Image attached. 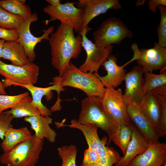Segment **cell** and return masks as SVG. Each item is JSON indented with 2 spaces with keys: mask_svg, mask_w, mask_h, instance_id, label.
<instances>
[{
  "mask_svg": "<svg viewBox=\"0 0 166 166\" xmlns=\"http://www.w3.org/2000/svg\"><path fill=\"white\" fill-rule=\"evenodd\" d=\"M73 29L61 23L57 30L50 34L48 40L51 48L52 65L60 77L68 67L71 59L77 58L82 48V37L74 35Z\"/></svg>",
  "mask_w": 166,
  "mask_h": 166,
  "instance_id": "1",
  "label": "cell"
},
{
  "mask_svg": "<svg viewBox=\"0 0 166 166\" xmlns=\"http://www.w3.org/2000/svg\"><path fill=\"white\" fill-rule=\"evenodd\" d=\"M97 128L92 124H80L77 126V129L82 132L88 145L84 151L81 166H113L121 158L113 148L106 146V137L100 139Z\"/></svg>",
  "mask_w": 166,
  "mask_h": 166,
  "instance_id": "2",
  "label": "cell"
},
{
  "mask_svg": "<svg viewBox=\"0 0 166 166\" xmlns=\"http://www.w3.org/2000/svg\"><path fill=\"white\" fill-rule=\"evenodd\" d=\"M51 84H57L62 88L69 86L83 91L87 96H96L101 98L105 88L95 73L83 72L71 62L60 77L53 78Z\"/></svg>",
  "mask_w": 166,
  "mask_h": 166,
  "instance_id": "3",
  "label": "cell"
},
{
  "mask_svg": "<svg viewBox=\"0 0 166 166\" xmlns=\"http://www.w3.org/2000/svg\"><path fill=\"white\" fill-rule=\"evenodd\" d=\"M77 121L83 124H93L108 134V144L117 133L118 125L111 119L104 109L101 98L98 97L87 96L81 102V109Z\"/></svg>",
  "mask_w": 166,
  "mask_h": 166,
  "instance_id": "4",
  "label": "cell"
},
{
  "mask_svg": "<svg viewBox=\"0 0 166 166\" xmlns=\"http://www.w3.org/2000/svg\"><path fill=\"white\" fill-rule=\"evenodd\" d=\"M44 140L33 135L0 157L1 164L6 166H35L42 149Z\"/></svg>",
  "mask_w": 166,
  "mask_h": 166,
  "instance_id": "5",
  "label": "cell"
},
{
  "mask_svg": "<svg viewBox=\"0 0 166 166\" xmlns=\"http://www.w3.org/2000/svg\"><path fill=\"white\" fill-rule=\"evenodd\" d=\"M132 32L120 18H109L101 24L93 33L94 44L98 47H105L112 44L118 45L124 39L131 38Z\"/></svg>",
  "mask_w": 166,
  "mask_h": 166,
  "instance_id": "6",
  "label": "cell"
},
{
  "mask_svg": "<svg viewBox=\"0 0 166 166\" xmlns=\"http://www.w3.org/2000/svg\"><path fill=\"white\" fill-rule=\"evenodd\" d=\"M39 68L33 62L23 66L6 64L0 60V74L5 79L2 82L6 87L34 85L38 81Z\"/></svg>",
  "mask_w": 166,
  "mask_h": 166,
  "instance_id": "7",
  "label": "cell"
},
{
  "mask_svg": "<svg viewBox=\"0 0 166 166\" xmlns=\"http://www.w3.org/2000/svg\"><path fill=\"white\" fill-rule=\"evenodd\" d=\"M131 49L134 55L132 58L126 63L128 65L136 60L145 72L152 73L154 70H160V72L166 70V48L160 46L157 42L153 47L139 49L136 43L132 44Z\"/></svg>",
  "mask_w": 166,
  "mask_h": 166,
  "instance_id": "8",
  "label": "cell"
},
{
  "mask_svg": "<svg viewBox=\"0 0 166 166\" xmlns=\"http://www.w3.org/2000/svg\"><path fill=\"white\" fill-rule=\"evenodd\" d=\"M90 30L88 26L79 34L82 37V46L86 53L87 57L78 69L83 72L97 73L101 66L112 53L113 46L111 45L102 48L97 46L86 37L87 34Z\"/></svg>",
  "mask_w": 166,
  "mask_h": 166,
  "instance_id": "9",
  "label": "cell"
},
{
  "mask_svg": "<svg viewBox=\"0 0 166 166\" xmlns=\"http://www.w3.org/2000/svg\"><path fill=\"white\" fill-rule=\"evenodd\" d=\"M77 3L67 2L57 6L49 5L45 6L43 11L50 17L48 20L45 22L46 25L50 22L58 20L61 23L72 26L79 34L81 31L83 10L75 6Z\"/></svg>",
  "mask_w": 166,
  "mask_h": 166,
  "instance_id": "10",
  "label": "cell"
},
{
  "mask_svg": "<svg viewBox=\"0 0 166 166\" xmlns=\"http://www.w3.org/2000/svg\"><path fill=\"white\" fill-rule=\"evenodd\" d=\"M101 101L107 113L117 125L123 124L130 126L132 124L124 103L121 89L117 90L112 87L105 88Z\"/></svg>",
  "mask_w": 166,
  "mask_h": 166,
  "instance_id": "11",
  "label": "cell"
},
{
  "mask_svg": "<svg viewBox=\"0 0 166 166\" xmlns=\"http://www.w3.org/2000/svg\"><path fill=\"white\" fill-rule=\"evenodd\" d=\"M38 19V14L34 12L31 16L25 18L23 23L18 30V38L17 41L23 46L27 57L32 62L36 58L34 49L36 45L42 40L48 41L49 35L54 30V27L51 26L47 29L42 30L44 33L41 36H34L30 32V26L32 23L37 21Z\"/></svg>",
  "mask_w": 166,
  "mask_h": 166,
  "instance_id": "12",
  "label": "cell"
},
{
  "mask_svg": "<svg viewBox=\"0 0 166 166\" xmlns=\"http://www.w3.org/2000/svg\"><path fill=\"white\" fill-rule=\"evenodd\" d=\"M76 4L77 7L83 10L81 32L96 17L106 13L109 9H122L118 0H79Z\"/></svg>",
  "mask_w": 166,
  "mask_h": 166,
  "instance_id": "13",
  "label": "cell"
},
{
  "mask_svg": "<svg viewBox=\"0 0 166 166\" xmlns=\"http://www.w3.org/2000/svg\"><path fill=\"white\" fill-rule=\"evenodd\" d=\"M144 73L142 68L139 65L134 66L126 73L124 79L125 89L123 94V101L126 105L132 102L139 104L143 99L142 89Z\"/></svg>",
  "mask_w": 166,
  "mask_h": 166,
  "instance_id": "14",
  "label": "cell"
},
{
  "mask_svg": "<svg viewBox=\"0 0 166 166\" xmlns=\"http://www.w3.org/2000/svg\"><path fill=\"white\" fill-rule=\"evenodd\" d=\"M166 163V144L149 143L146 150L136 156L127 166H163Z\"/></svg>",
  "mask_w": 166,
  "mask_h": 166,
  "instance_id": "15",
  "label": "cell"
},
{
  "mask_svg": "<svg viewBox=\"0 0 166 166\" xmlns=\"http://www.w3.org/2000/svg\"><path fill=\"white\" fill-rule=\"evenodd\" d=\"M117 58L110 54L107 59L101 65L107 72V74L101 77L97 73H94L99 79L104 87H118L124 81L126 70L124 68L126 64L119 66L117 64Z\"/></svg>",
  "mask_w": 166,
  "mask_h": 166,
  "instance_id": "16",
  "label": "cell"
},
{
  "mask_svg": "<svg viewBox=\"0 0 166 166\" xmlns=\"http://www.w3.org/2000/svg\"><path fill=\"white\" fill-rule=\"evenodd\" d=\"M126 108L131 122L145 139L149 143L159 142L156 130L141 113L138 104L131 102Z\"/></svg>",
  "mask_w": 166,
  "mask_h": 166,
  "instance_id": "17",
  "label": "cell"
},
{
  "mask_svg": "<svg viewBox=\"0 0 166 166\" xmlns=\"http://www.w3.org/2000/svg\"><path fill=\"white\" fill-rule=\"evenodd\" d=\"M138 104L141 113L156 131L162 112L157 93L155 91L146 93Z\"/></svg>",
  "mask_w": 166,
  "mask_h": 166,
  "instance_id": "18",
  "label": "cell"
},
{
  "mask_svg": "<svg viewBox=\"0 0 166 166\" xmlns=\"http://www.w3.org/2000/svg\"><path fill=\"white\" fill-rule=\"evenodd\" d=\"M132 132L131 140L128 146L125 155L114 166H127L136 156L144 152L147 148L148 142L132 124Z\"/></svg>",
  "mask_w": 166,
  "mask_h": 166,
  "instance_id": "19",
  "label": "cell"
},
{
  "mask_svg": "<svg viewBox=\"0 0 166 166\" xmlns=\"http://www.w3.org/2000/svg\"><path fill=\"white\" fill-rule=\"evenodd\" d=\"M24 120L30 124L31 128L34 131L36 137L42 140L45 138L52 143L55 141L57 133L49 126L52 123V118L40 115L25 117Z\"/></svg>",
  "mask_w": 166,
  "mask_h": 166,
  "instance_id": "20",
  "label": "cell"
},
{
  "mask_svg": "<svg viewBox=\"0 0 166 166\" xmlns=\"http://www.w3.org/2000/svg\"><path fill=\"white\" fill-rule=\"evenodd\" d=\"M53 84L52 86L45 88L37 87L32 85L20 86L30 91L32 96V104L39 110L41 115L44 117H49L52 114V112L42 103L43 97L49 93L52 90L56 91L59 95L61 91L65 90L60 85L55 84Z\"/></svg>",
  "mask_w": 166,
  "mask_h": 166,
  "instance_id": "21",
  "label": "cell"
},
{
  "mask_svg": "<svg viewBox=\"0 0 166 166\" xmlns=\"http://www.w3.org/2000/svg\"><path fill=\"white\" fill-rule=\"evenodd\" d=\"M2 58L9 60L15 65L23 66L31 62L26 54L24 47L17 41L5 42Z\"/></svg>",
  "mask_w": 166,
  "mask_h": 166,
  "instance_id": "22",
  "label": "cell"
},
{
  "mask_svg": "<svg viewBox=\"0 0 166 166\" xmlns=\"http://www.w3.org/2000/svg\"><path fill=\"white\" fill-rule=\"evenodd\" d=\"M32 135L28 128L16 129L10 126L5 133L1 146L4 152L10 150L18 144L30 138Z\"/></svg>",
  "mask_w": 166,
  "mask_h": 166,
  "instance_id": "23",
  "label": "cell"
},
{
  "mask_svg": "<svg viewBox=\"0 0 166 166\" xmlns=\"http://www.w3.org/2000/svg\"><path fill=\"white\" fill-rule=\"evenodd\" d=\"M32 101L30 96H26L8 111L13 118L41 115L39 110L32 104Z\"/></svg>",
  "mask_w": 166,
  "mask_h": 166,
  "instance_id": "24",
  "label": "cell"
},
{
  "mask_svg": "<svg viewBox=\"0 0 166 166\" xmlns=\"http://www.w3.org/2000/svg\"><path fill=\"white\" fill-rule=\"evenodd\" d=\"M142 89L143 97L150 92L156 91L166 87V71L156 74L152 73L145 72Z\"/></svg>",
  "mask_w": 166,
  "mask_h": 166,
  "instance_id": "25",
  "label": "cell"
},
{
  "mask_svg": "<svg viewBox=\"0 0 166 166\" xmlns=\"http://www.w3.org/2000/svg\"><path fill=\"white\" fill-rule=\"evenodd\" d=\"M25 0H0V7L15 15L26 18L31 16V9Z\"/></svg>",
  "mask_w": 166,
  "mask_h": 166,
  "instance_id": "26",
  "label": "cell"
},
{
  "mask_svg": "<svg viewBox=\"0 0 166 166\" xmlns=\"http://www.w3.org/2000/svg\"><path fill=\"white\" fill-rule=\"evenodd\" d=\"M132 124L130 126L123 124H119L117 131L112 139V141L121 150L124 156L131 140Z\"/></svg>",
  "mask_w": 166,
  "mask_h": 166,
  "instance_id": "27",
  "label": "cell"
},
{
  "mask_svg": "<svg viewBox=\"0 0 166 166\" xmlns=\"http://www.w3.org/2000/svg\"><path fill=\"white\" fill-rule=\"evenodd\" d=\"M25 18L12 14L0 7V28L7 30H18Z\"/></svg>",
  "mask_w": 166,
  "mask_h": 166,
  "instance_id": "28",
  "label": "cell"
},
{
  "mask_svg": "<svg viewBox=\"0 0 166 166\" xmlns=\"http://www.w3.org/2000/svg\"><path fill=\"white\" fill-rule=\"evenodd\" d=\"M157 94L161 106V114L160 121L156 129L159 138L166 135V89L155 91Z\"/></svg>",
  "mask_w": 166,
  "mask_h": 166,
  "instance_id": "29",
  "label": "cell"
},
{
  "mask_svg": "<svg viewBox=\"0 0 166 166\" xmlns=\"http://www.w3.org/2000/svg\"><path fill=\"white\" fill-rule=\"evenodd\" d=\"M58 151L62 161L61 166H77L76 158L77 150L75 145L62 146L58 148Z\"/></svg>",
  "mask_w": 166,
  "mask_h": 166,
  "instance_id": "30",
  "label": "cell"
},
{
  "mask_svg": "<svg viewBox=\"0 0 166 166\" xmlns=\"http://www.w3.org/2000/svg\"><path fill=\"white\" fill-rule=\"evenodd\" d=\"M29 95L28 92L14 96L0 94V114L8 109L12 108L23 98Z\"/></svg>",
  "mask_w": 166,
  "mask_h": 166,
  "instance_id": "31",
  "label": "cell"
},
{
  "mask_svg": "<svg viewBox=\"0 0 166 166\" xmlns=\"http://www.w3.org/2000/svg\"><path fill=\"white\" fill-rule=\"evenodd\" d=\"M160 14V19L159 24L157 28L158 37L157 43L160 46L166 48V7L159 6L157 8Z\"/></svg>",
  "mask_w": 166,
  "mask_h": 166,
  "instance_id": "32",
  "label": "cell"
},
{
  "mask_svg": "<svg viewBox=\"0 0 166 166\" xmlns=\"http://www.w3.org/2000/svg\"><path fill=\"white\" fill-rule=\"evenodd\" d=\"M13 119L8 111L0 114V139L2 140L4 139L5 133L10 127Z\"/></svg>",
  "mask_w": 166,
  "mask_h": 166,
  "instance_id": "33",
  "label": "cell"
},
{
  "mask_svg": "<svg viewBox=\"0 0 166 166\" xmlns=\"http://www.w3.org/2000/svg\"><path fill=\"white\" fill-rule=\"evenodd\" d=\"M18 38V30H7L0 28V39L6 41H17Z\"/></svg>",
  "mask_w": 166,
  "mask_h": 166,
  "instance_id": "34",
  "label": "cell"
},
{
  "mask_svg": "<svg viewBox=\"0 0 166 166\" xmlns=\"http://www.w3.org/2000/svg\"><path fill=\"white\" fill-rule=\"evenodd\" d=\"M148 5V9L154 13L156 11V9L159 6H166L165 0H149Z\"/></svg>",
  "mask_w": 166,
  "mask_h": 166,
  "instance_id": "35",
  "label": "cell"
},
{
  "mask_svg": "<svg viewBox=\"0 0 166 166\" xmlns=\"http://www.w3.org/2000/svg\"><path fill=\"white\" fill-rule=\"evenodd\" d=\"M46 1L52 6H57L61 4L60 0H46Z\"/></svg>",
  "mask_w": 166,
  "mask_h": 166,
  "instance_id": "36",
  "label": "cell"
},
{
  "mask_svg": "<svg viewBox=\"0 0 166 166\" xmlns=\"http://www.w3.org/2000/svg\"><path fill=\"white\" fill-rule=\"evenodd\" d=\"M5 86L0 81V94L6 95V93L5 91Z\"/></svg>",
  "mask_w": 166,
  "mask_h": 166,
  "instance_id": "37",
  "label": "cell"
},
{
  "mask_svg": "<svg viewBox=\"0 0 166 166\" xmlns=\"http://www.w3.org/2000/svg\"><path fill=\"white\" fill-rule=\"evenodd\" d=\"M5 42L3 39H0V58H2V50Z\"/></svg>",
  "mask_w": 166,
  "mask_h": 166,
  "instance_id": "38",
  "label": "cell"
},
{
  "mask_svg": "<svg viewBox=\"0 0 166 166\" xmlns=\"http://www.w3.org/2000/svg\"><path fill=\"white\" fill-rule=\"evenodd\" d=\"M163 166H166V163H165V164H164V165Z\"/></svg>",
  "mask_w": 166,
  "mask_h": 166,
  "instance_id": "39",
  "label": "cell"
}]
</instances>
